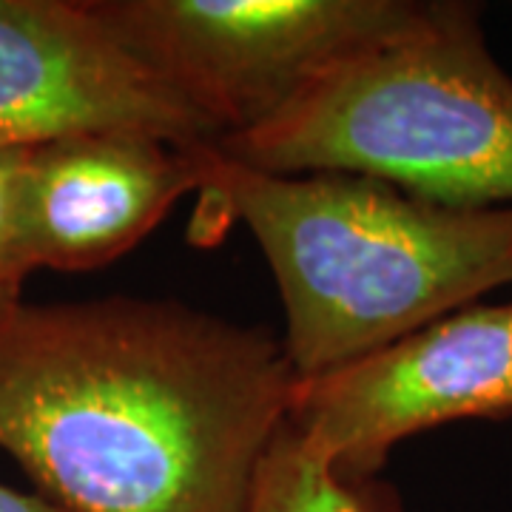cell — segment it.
Returning <instances> with one entry per match:
<instances>
[{
    "instance_id": "6da1fadb",
    "label": "cell",
    "mask_w": 512,
    "mask_h": 512,
    "mask_svg": "<svg viewBox=\"0 0 512 512\" xmlns=\"http://www.w3.org/2000/svg\"><path fill=\"white\" fill-rule=\"evenodd\" d=\"M293 384L282 339L180 302H0V450L66 512H245Z\"/></svg>"
},
{
    "instance_id": "7a4b0ae2",
    "label": "cell",
    "mask_w": 512,
    "mask_h": 512,
    "mask_svg": "<svg viewBox=\"0 0 512 512\" xmlns=\"http://www.w3.org/2000/svg\"><path fill=\"white\" fill-rule=\"evenodd\" d=\"M202 208L276 276L296 379L345 365L512 282V208H453L362 174H268L197 146Z\"/></svg>"
},
{
    "instance_id": "3957f363",
    "label": "cell",
    "mask_w": 512,
    "mask_h": 512,
    "mask_svg": "<svg viewBox=\"0 0 512 512\" xmlns=\"http://www.w3.org/2000/svg\"><path fill=\"white\" fill-rule=\"evenodd\" d=\"M217 148L268 174H362L453 208H512V77L476 3L424 0Z\"/></svg>"
},
{
    "instance_id": "277c9868",
    "label": "cell",
    "mask_w": 512,
    "mask_h": 512,
    "mask_svg": "<svg viewBox=\"0 0 512 512\" xmlns=\"http://www.w3.org/2000/svg\"><path fill=\"white\" fill-rule=\"evenodd\" d=\"M419 0H94L134 57L208 117L220 140L262 126L413 18Z\"/></svg>"
},
{
    "instance_id": "5b68a950",
    "label": "cell",
    "mask_w": 512,
    "mask_h": 512,
    "mask_svg": "<svg viewBox=\"0 0 512 512\" xmlns=\"http://www.w3.org/2000/svg\"><path fill=\"white\" fill-rule=\"evenodd\" d=\"M512 416V302L467 305L345 365L296 379L288 424L333 473H379L399 441Z\"/></svg>"
},
{
    "instance_id": "8992f818",
    "label": "cell",
    "mask_w": 512,
    "mask_h": 512,
    "mask_svg": "<svg viewBox=\"0 0 512 512\" xmlns=\"http://www.w3.org/2000/svg\"><path fill=\"white\" fill-rule=\"evenodd\" d=\"M106 131L220 143L217 126L128 52L94 0H0V148Z\"/></svg>"
},
{
    "instance_id": "52a82bcc",
    "label": "cell",
    "mask_w": 512,
    "mask_h": 512,
    "mask_svg": "<svg viewBox=\"0 0 512 512\" xmlns=\"http://www.w3.org/2000/svg\"><path fill=\"white\" fill-rule=\"evenodd\" d=\"M194 148L106 131L29 148L26 234L37 268L94 271L131 251L188 191Z\"/></svg>"
},
{
    "instance_id": "ba28073f",
    "label": "cell",
    "mask_w": 512,
    "mask_h": 512,
    "mask_svg": "<svg viewBox=\"0 0 512 512\" xmlns=\"http://www.w3.org/2000/svg\"><path fill=\"white\" fill-rule=\"evenodd\" d=\"M245 512H367L328 458L291 424L276 433L256 470Z\"/></svg>"
},
{
    "instance_id": "9c48e42d",
    "label": "cell",
    "mask_w": 512,
    "mask_h": 512,
    "mask_svg": "<svg viewBox=\"0 0 512 512\" xmlns=\"http://www.w3.org/2000/svg\"><path fill=\"white\" fill-rule=\"evenodd\" d=\"M26 160L29 148H0V302L20 299L35 271L26 234Z\"/></svg>"
},
{
    "instance_id": "30bf717a",
    "label": "cell",
    "mask_w": 512,
    "mask_h": 512,
    "mask_svg": "<svg viewBox=\"0 0 512 512\" xmlns=\"http://www.w3.org/2000/svg\"><path fill=\"white\" fill-rule=\"evenodd\" d=\"M0 512H66L40 493H20L9 484H0Z\"/></svg>"
}]
</instances>
